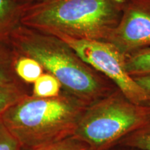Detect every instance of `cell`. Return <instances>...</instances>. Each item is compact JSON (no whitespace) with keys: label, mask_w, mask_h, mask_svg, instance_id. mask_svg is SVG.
<instances>
[{"label":"cell","mask_w":150,"mask_h":150,"mask_svg":"<svg viewBox=\"0 0 150 150\" xmlns=\"http://www.w3.org/2000/svg\"><path fill=\"white\" fill-rule=\"evenodd\" d=\"M19 54L10 45L0 42V86L24 89L23 83L15 72V63Z\"/></svg>","instance_id":"cell-8"},{"label":"cell","mask_w":150,"mask_h":150,"mask_svg":"<svg viewBox=\"0 0 150 150\" xmlns=\"http://www.w3.org/2000/svg\"><path fill=\"white\" fill-rule=\"evenodd\" d=\"M25 89L0 86V114L27 95Z\"/></svg>","instance_id":"cell-14"},{"label":"cell","mask_w":150,"mask_h":150,"mask_svg":"<svg viewBox=\"0 0 150 150\" xmlns=\"http://www.w3.org/2000/svg\"><path fill=\"white\" fill-rule=\"evenodd\" d=\"M150 119V105L131 102L119 89L86 108L73 136L91 150H107Z\"/></svg>","instance_id":"cell-4"},{"label":"cell","mask_w":150,"mask_h":150,"mask_svg":"<svg viewBox=\"0 0 150 150\" xmlns=\"http://www.w3.org/2000/svg\"><path fill=\"white\" fill-rule=\"evenodd\" d=\"M15 72L23 83L33 84L45 70L36 60L29 56L19 55L15 63Z\"/></svg>","instance_id":"cell-9"},{"label":"cell","mask_w":150,"mask_h":150,"mask_svg":"<svg viewBox=\"0 0 150 150\" xmlns=\"http://www.w3.org/2000/svg\"><path fill=\"white\" fill-rule=\"evenodd\" d=\"M107 42L125 56L150 47V0H125L120 20Z\"/></svg>","instance_id":"cell-6"},{"label":"cell","mask_w":150,"mask_h":150,"mask_svg":"<svg viewBox=\"0 0 150 150\" xmlns=\"http://www.w3.org/2000/svg\"><path fill=\"white\" fill-rule=\"evenodd\" d=\"M117 145L140 150H150V119L136 130L124 137Z\"/></svg>","instance_id":"cell-12"},{"label":"cell","mask_w":150,"mask_h":150,"mask_svg":"<svg viewBox=\"0 0 150 150\" xmlns=\"http://www.w3.org/2000/svg\"><path fill=\"white\" fill-rule=\"evenodd\" d=\"M126 68L133 78L150 75V47L127 56Z\"/></svg>","instance_id":"cell-10"},{"label":"cell","mask_w":150,"mask_h":150,"mask_svg":"<svg viewBox=\"0 0 150 150\" xmlns=\"http://www.w3.org/2000/svg\"><path fill=\"white\" fill-rule=\"evenodd\" d=\"M53 35L67 43L84 61L115 84L129 100L138 104L150 105L147 94L127 72L126 56L115 46L107 41Z\"/></svg>","instance_id":"cell-5"},{"label":"cell","mask_w":150,"mask_h":150,"mask_svg":"<svg viewBox=\"0 0 150 150\" xmlns=\"http://www.w3.org/2000/svg\"><path fill=\"white\" fill-rule=\"evenodd\" d=\"M87 107L64 91L51 98L27 94L0 117L22 149H27L73 136Z\"/></svg>","instance_id":"cell-3"},{"label":"cell","mask_w":150,"mask_h":150,"mask_svg":"<svg viewBox=\"0 0 150 150\" xmlns=\"http://www.w3.org/2000/svg\"><path fill=\"white\" fill-rule=\"evenodd\" d=\"M22 4L16 0H0V42L10 45L13 31L21 25Z\"/></svg>","instance_id":"cell-7"},{"label":"cell","mask_w":150,"mask_h":150,"mask_svg":"<svg viewBox=\"0 0 150 150\" xmlns=\"http://www.w3.org/2000/svg\"><path fill=\"white\" fill-rule=\"evenodd\" d=\"M107 150H140V149H136V148H134V147H128V146L116 145Z\"/></svg>","instance_id":"cell-17"},{"label":"cell","mask_w":150,"mask_h":150,"mask_svg":"<svg viewBox=\"0 0 150 150\" xmlns=\"http://www.w3.org/2000/svg\"><path fill=\"white\" fill-rule=\"evenodd\" d=\"M134 79L136 83L145 92L150 101V75L137 76L134 77Z\"/></svg>","instance_id":"cell-16"},{"label":"cell","mask_w":150,"mask_h":150,"mask_svg":"<svg viewBox=\"0 0 150 150\" xmlns=\"http://www.w3.org/2000/svg\"><path fill=\"white\" fill-rule=\"evenodd\" d=\"M0 150H23L0 117Z\"/></svg>","instance_id":"cell-15"},{"label":"cell","mask_w":150,"mask_h":150,"mask_svg":"<svg viewBox=\"0 0 150 150\" xmlns=\"http://www.w3.org/2000/svg\"><path fill=\"white\" fill-rule=\"evenodd\" d=\"M125 0H42L22 4L21 24L52 35L108 41Z\"/></svg>","instance_id":"cell-2"},{"label":"cell","mask_w":150,"mask_h":150,"mask_svg":"<svg viewBox=\"0 0 150 150\" xmlns=\"http://www.w3.org/2000/svg\"><path fill=\"white\" fill-rule=\"evenodd\" d=\"M62 91V86L59 80L45 72L33 83L32 95L40 98H51L59 96Z\"/></svg>","instance_id":"cell-11"},{"label":"cell","mask_w":150,"mask_h":150,"mask_svg":"<svg viewBox=\"0 0 150 150\" xmlns=\"http://www.w3.org/2000/svg\"><path fill=\"white\" fill-rule=\"evenodd\" d=\"M10 45L19 55L36 60L57 79L63 91L88 106L117 89L59 38L20 25L13 31Z\"/></svg>","instance_id":"cell-1"},{"label":"cell","mask_w":150,"mask_h":150,"mask_svg":"<svg viewBox=\"0 0 150 150\" xmlns=\"http://www.w3.org/2000/svg\"><path fill=\"white\" fill-rule=\"evenodd\" d=\"M16 1L20 4H27L37 2V1H42V0H16Z\"/></svg>","instance_id":"cell-18"},{"label":"cell","mask_w":150,"mask_h":150,"mask_svg":"<svg viewBox=\"0 0 150 150\" xmlns=\"http://www.w3.org/2000/svg\"><path fill=\"white\" fill-rule=\"evenodd\" d=\"M23 150H91L86 144L74 136L40 147Z\"/></svg>","instance_id":"cell-13"}]
</instances>
